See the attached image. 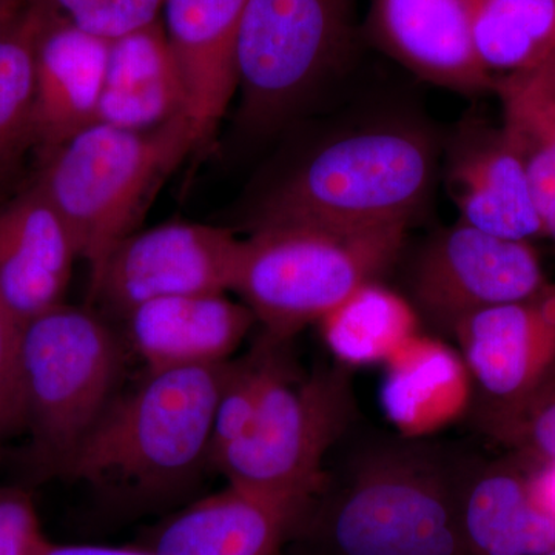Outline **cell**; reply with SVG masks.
Here are the masks:
<instances>
[{"mask_svg":"<svg viewBox=\"0 0 555 555\" xmlns=\"http://www.w3.org/2000/svg\"><path fill=\"white\" fill-rule=\"evenodd\" d=\"M232 361L147 371L113 398L61 477L82 481L127 506H150L184 491L210 465L215 409Z\"/></svg>","mask_w":555,"mask_h":555,"instance_id":"6da1fadb","label":"cell"},{"mask_svg":"<svg viewBox=\"0 0 555 555\" xmlns=\"http://www.w3.org/2000/svg\"><path fill=\"white\" fill-rule=\"evenodd\" d=\"M465 466L426 440L372 444L324 486L295 534L324 555H467L456 507Z\"/></svg>","mask_w":555,"mask_h":555,"instance_id":"7a4b0ae2","label":"cell"},{"mask_svg":"<svg viewBox=\"0 0 555 555\" xmlns=\"http://www.w3.org/2000/svg\"><path fill=\"white\" fill-rule=\"evenodd\" d=\"M437 170L433 139L406 122H374L318 145L259 204L254 228L409 225Z\"/></svg>","mask_w":555,"mask_h":555,"instance_id":"3957f363","label":"cell"},{"mask_svg":"<svg viewBox=\"0 0 555 555\" xmlns=\"http://www.w3.org/2000/svg\"><path fill=\"white\" fill-rule=\"evenodd\" d=\"M198 139L185 113L152 130L96 122L42 160L36 185L53 204L89 266L90 284L137 232L149 201Z\"/></svg>","mask_w":555,"mask_h":555,"instance_id":"277c9868","label":"cell"},{"mask_svg":"<svg viewBox=\"0 0 555 555\" xmlns=\"http://www.w3.org/2000/svg\"><path fill=\"white\" fill-rule=\"evenodd\" d=\"M406 232L408 225H262L241 240L232 292L264 337L287 343L358 287L379 280L400 257Z\"/></svg>","mask_w":555,"mask_h":555,"instance_id":"5b68a950","label":"cell"},{"mask_svg":"<svg viewBox=\"0 0 555 555\" xmlns=\"http://www.w3.org/2000/svg\"><path fill=\"white\" fill-rule=\"evenodd\" d=\"M122 347L98 313L65 302L22 324L21 389L33 465L61 477L116 397Z\"/></svg>","mask_w":555,"mask_h":555,"instance_id":"8992f818","label":"cell"},{"mask_svg":"<svg viewBox=\"0 0 555 555\" xmlns=\"http://www.w3.org/2000/svg\"><path fill=\"white\" fill-rule=\"evenodd\" d=\"M357 414L350 369L335 364L294 383L281 364L246 433L211 466L240 486L288 507L301 521L327 483L324 463Z\"/></svg>","mask_w":555,"mask_h":555,"instance_id":"52a82bcc","label":"cell"},{"mask_svg":"<svg viewBox=\"0 0 555 555\" xmlns=\"http://www.w3.org/2000/svg\"><path fill=\"white\" fill-rule=\"evenodd\" d=\"M352 0H247L236 50L241 119L270 129L345 54Z\"/></svg>","mask_w":555,"mask_h":555,"instance_id":"ba28073f","label":"cell"},{"mask_svg":"<svg viewBox=\"0 0 555 555\" xmlns=\"http://www.w3.org/2000/svg\"><path fill=\"white\" fill-rule=\"evenodd\" d=\"M547 283L531 241L502 238L460 221L420 250L409 299L422 321L452 337L465 318L532 297Z\"/></svg>","mask_w":555,"mask_h":555,"instance_id":"9c48e42d","label":"cell"},{"mask_svg":"<svg viewBox=\"0 0 555 555\" xmlns=\"http://www.w3.org/2000/svg\"><path fill=\"white\" fill-rule=\"evenodd\" d=\"M452 337L476 383L478 423L491 433L555 379V283L465 318Z\"/></svg>","mask_w":555,"mask_h":555,"instance_id":"30bf717a","label":"cell"},{"mask_svg":"<svg viewBox=\"0 0 555 555\" xmlns=\"http://www.w3.org/2000/svg\"><path fill=\"white\" fill-rule=\"evenodd\" d=\"M240 248L229 229L199 222L137 230L109 255L90 294L120 317L155 299L228 294Z\"/></svg>","mask_w":555,"mask_h":555,"instance_id":"8fae6325","label":"cell"},{"mask_svg":"<svg viewBox=\"0 0 555 555\" xmlns=\"http://www.w3.org/2000/svg\"><path fill=\"white\" fill-rule=\"evenodd\" d=\"M247 0H166L164 31L181 73L198 145L217 133L238 91L236 50Z\"/></svg>","mask_w":555,"mask_h":555,"instance_id":"7c38bea8","label":"cell"},{"mask_svg":"<svg viewBox=\"0 0 555 555\" xmlns=\"http://www.w3.org/2000/svg\"><path fill=\"white\" fill-rule=\"evenodd\" d=\"M448 184L465 224L507 240L545 236L525 164L502 127L477 122L460 131L449 156Z\"/></svg>","mask_w":555,"mask_h":555,"instance_id":"4fadbf2b","label":"cell"},{"mask_svg":"<svg viewBox=\"0 0 555 555\" xmlns=\"http://www.w3.org/2000/svg\"><path fill=\"white\" fill-rule=\"evenodd\" d=\"M40 11L31 147L43 160L96 124L109 42Z\"/></svg>","mask_w":555,"mask_h":555,"instance_id":"5bb4252c","label":"cell"},{"mask_svg":"<svg viewBox=\"0 0 555 555\" xmlns=\"http://www.w3.org/2000/svg\"><path fill=\"white\" fill-rule=\"evenodd\" d=\"M78 247L38 185L0 207V298L21 324L64 302Z\"/></svg>","mask_w":555,"mask_h":555,"instance_id":"9a60e30c","label":"cell"},{"mask_svg":"<svg viewBox=\"0 0 555 555\" xmlns=\"http://www.w3.org/2000/svg\"><path fill=\"white\" fill-rule=\"evenodd\" d=\"M473 374L459 347L420 332L383 366L378 401L386 422L404 440L425 441L476 408Z\"/></svg>","mask_w":555,"mask_h":555,"instance_id":"2e32d148","label":"cell"},{"mask_svg":"<svg viewBox=\"0 0 555 555\" xmlns=\"http://www.w3.org/2000/svg\"><path fill=\"white\" fill-rule=\"evenodd\" d=\"M371 24L383 50L418 78L462 94L494 91L462 0H374Z\"/></svg>","mask_w":555,"mask_h":555,"instance_id":"e0dca14e","label":"cell"},{"mask_svg":"<svg viewBox=\"0 0 555 555\" xmlns=\"http://www.w3.org/2000/svg\"><path fill=\"white\" fill-rule=\"evenodd\" d=\"M456 507L467 555H543L555 547V521L532 492L531 462L516 452L466 462Z\"/></svg>","mask_w":555,"mask_h":555,"instance_id":"ac0fdd59","label":"cell"},{"mask_svg":"<svg viewBox=\"0 0 555 555\" xmlns=\"http://www.w3.org/2000/svg\"><path fill=\"white\" fill-rule=\"evenodd\" d=\"M124 318L147 371L229 363L257 324L243 301L225 294L155 299Z\"/></svg>","mask_w":555,"mask_h":555,"instance_id":"d6986e66","label":"cell"},{"mask_svg":"<svg viewBox=\"0 0 555 555\" xmlns=\"http://www.w3.org/2000/svg\"><path fill=\"white\" fill-rule=\"evenodd\" d=\"M298 524L288 507L228 483L164 521L149 547L158 555H281Z\"/></svg>","mask_w":555,"mask_h":555,"instance_id":"ffe728a7","label":"cell"},{"mask_svg":"<svg viewBox=\"0 0 555 555\" xmlns=\"http://www.w3.org/2000/svg\"><path fill=\"white\" fill-rule=\"evenodd\" d=\"M181 113L184 86L163 22L109 42L96 122L152 130Z\"/></svg>","mask_w":555,"mask_h":555,"instance_id":"44dd1931","label":"cell"},{"mask_svg":"<svg viewBox=\"0 0 555 555\" xmlns=\"http://www.w3.org/2000/svg\"><path fill=\"white\" fill-rule=\"evenodd\" d=\"M335 363L350 369L383 367L422 332V318L409 297L369 281L318 323Z\"/></svg>","mask_w":555,"mask_h":555,"instance_id":"7402d4cb","label":"cell"},{"mask_svg":"<svg viewBox=\"0 0 555 555\" xmlns=\"http://www.w3.org/2000/svg\"><path fill=\"white\" fill-rule=\"evenodd\" d=\"M478 61L492 78L540 67L555 50V0H462Z\"/></svg>","mask_w":555,"mask_h":555,"instance_id":"603a6c76","label":"cell"},{"mask_svg":"<svg viewBox=\"0 0 555 555\" xmlns=\"http://www.w3.org/2000/svg\"><path fill=\"white\" fill-rule=\"evenodd\" d=\"M502 130L525 164L543 221L555 208V82L542 68L495 78Z\"/></svg>","mask_w":555,"mask_h":555,"instance_id":"cb8c5ba5","label":"cell"},{"mask_svg":"<svg viewBox=\"0 0 555 555\" xmlns=\"http://www.w3.org/2000/svg\"><path fill=\"white\" fill-rule=\"evenodd\" d=\"M40 22L42 11L30 0L0 16V173L31 147Z\"/></svg>","mask_w":555,"mask_h":555,"instance_id":"d4e9b609","label":"cell"},{"mask_svg":"<svg viewBox=\"0 0 555 555\" xmlns=\"http://www.w3.org/2000/svg\"><path fill=\"white\" fill-rule=\"evenodd\" d=\"M286 343L262 337L254 352L243 360L232 361L228 382L222 387L215 409L211 429V460L243 436L257 414L270 378L283 364L280 349Z\"/></svg>","mask_w":555,"mask_h":555,"instance_id":"484cf974","label":"cell"},{"mask_svg":"<svg viewBox=\"0 0 555 555\" xmlns=\"http://www.w3.org/2000/svg\"><path fill=\"white\" fill-rule=\"evenodd\" d=\"M91 36L113 42L158 24L166 0H30Z\"/></svg>","mask_w":555,"mask_h":555,"instance_id":"4316f807","label":"cell"},{"mask_svg":"<svg viewBox=\"0 0 555 555\" xmlns=\"http://www.w3.org/2000/svg\"><path fill=\"white\" fill-rule=\"evenodd\" d=\"M488 436L531 462H555V379Z\"/></svg>","mask_w":555,"mask_h":555,"instance_id":"83f0119b","label":"cell"},{"mask_svg":"<svg viewBox=\"0 0 555 555\" xmlns=\"http://www.w3.org/2000/svg\"><path fill=\"white\" fill-rule=\"evenodd\" d=\"M22 324L0 298V441L24 433L21 389Z\"/></svg>","mask_w":555,"mask_h":555,"instance_id":"f1b7e54d","label":"cell"},{"mask_svg":"<svg viewBox=\"0 0 555 555\" xmlns=\"http://www.w3.org/2000/svg\"><path fill=\"white\" fill-rule=\"evenodd\" d=\"M49 543L30 492L0 488V555H43Z\"/></svg>","mask_w":555,"mask_h":555,"instance_id":"f546056e","label":"cell"},{"mask_svg":"<svg viewBox=\"0 0 555 555\" xmlns=\"http://www.w3.org/2000/svg\"><path fill=\"white\" fill-rule=\"evenodd\" d=\"M531 485L537 503L555 521V462H531Z\"/></svg>","mask_w":555,"mask_h":555,"instance_id":"4dcf8cb0","label":"cell"},{"mask_svg":"<svg viewBox=\"0 0 555 555\" xmlns=\"http://www.w3.org/2000/svg\"><path fill=\"white\" fill-rule=\"evenodd\" d=\"M43 555H158L150 547L57 545L50 542Z\"/></svg>","mask_w":555,"mask_h":555,"instance_id":"1f68e13d","label":"cell"},{"mask_svg":"<svg viewBox=\"0 0 555 555\" xmlns=\"http://www.w3.org/2000/svg\"><path fill=\"white\" fill-rule=\"evenodd\" d=\"M28 0H0V16L3 14L11 13V11L21 9L22 5H25Z\"/></svg>","mask_w":555,"mask_h":555,"instance_id":"d6a6232c","label":"cell"},{"mask_svg":"<svg viewBox=\"0 0 555 555\" xmlns=\"http://www.w3.org/2000/svg\"><path fill=\"white\" fill-rule=\"evenodd\" d=\"M545 236L555 241V208L546 215L545 218Z\"/></svg>","mask_w":555,"mask_h":555,"instance_id":"836d02e7","label":"cell"},{"mask_svg":"<svg viewBox=\"0 0 555 555\" xmlns=\"http://www.w3.org/2000/svg\"><path fill=\"white\" fill-rule=\"evenodd\" d=\"M537 68H542L543 72H545L546 75L550 76V78L555 82V50L554 53L551 54V56L547 57V60Z\"/></svg>","mask_w":555,"mask_h":555,"instance_id":"e575fe53","label":"cell"},{"mask_svg":"<svg viewBox=\"0 0 555 555\" xmlns=\"http://www.w3.org/2000/svg\"><path fill=\"white\" fill-rule=\"evenodd\" d=\"M543 555H555V547H553L551 551H547V553Z\"/></svg>","mask_w":555,"mask_h":555,"instance_id":"d590c367","label":"cell"}]
</instances>
